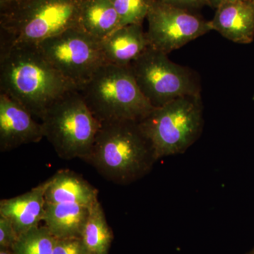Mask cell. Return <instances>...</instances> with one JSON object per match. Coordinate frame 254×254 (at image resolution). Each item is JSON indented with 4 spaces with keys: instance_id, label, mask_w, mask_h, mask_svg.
<instances>
[{
    "instance_id": "cell-1",
    "label": "cell",
    "mask_w": 254,
    "mask_h": 254,
    "mask_svg": "<svg viewBox=\"0 0 254 254\" xmlns=\"http://www.w3.org/2000/svg\"><path fill=\"white\" fill-rule=\"evenodd\" d=\"M77 90L43 56L36 45L0 46V92L41 120L68 92Z\"/></svg>"
},
{
    "instance_id": "cell-2",
    "label": "cell",
    "mask_w": 254,
    "mask_h": 254,
    "mask_svg": "<svg viewBox=\"0 0 254 254\" xmlns=\"http://www.w3.org/2000/svg\"><path fill=\"white\" fill-rule=\"evenodd\" d=\"M84 161L105 180L127 185L149 173L157 159L138 122L118 120L101 123Z\"/></svg>"
},
{
    "instance_id": "cell-3",
    "label": "cell",
    "mask_w": 254,
    "mask_h": 254,
    "mask_svg": "<svg viewBox=\"0 0 254 254\" xmlns=\"http://www.w3.org/2000/svg\"><path fill=\"white\" fill-rule=\"evenodd\" d=\"M85 0H24L0 12V46L37 45L79 28Z\"/></svg>"
},
{
    "instance_id": "cell-4",
    "label": "cell",
    "mask_w": 254,
    "mask_h": 254,
    "mask_svg": "<svg viewBox=\"0 0 254 254\" xmlns=\"http://www.w3.org/2000/svg\"><path fill=\"white\" fill-rule=\"evenodd\" d=\"M78 91L100 124L139 123L155 108L142 94L129 66L105 63Z\"/></svg>"
},
{
    "instance_id": "cell-5",
    "label": "cell",
    "mask_w": 254,
    "mask_h": 254,
    "mask_svg": "<svg viewBox=\"0 0 254 254\" xmlns=\"http://www.w3.org/2000/svg\"><path fill=\"white\" fill-rule=\"evenodd\" d=\"M138 123L153 146L157 160L182 154L201 134V94L181 97L155 108Z\"/></svg>"
},
{
    "instance_id": "cell-6",
    "label": "cell",
    "mask_w": 254,
    "mask_h": 254,
    "mask_svg": "<svg viewBox=\"0 0 254 254\" xmlns=\"http://www.w3.org/2000/svg\"><path fill=\"white\" fill-rule=\"evenodd\" d=\"M41 121L45 138L64 160H86L101 125L77 90L55 102Z\"/></svg>"
},
{
    "instance_id": "cell-7",
    "label": "cell",
    "mask_w": 254,
    "mask_h": 254,
    "mask_svg": "<svg viewBox=\"0 0 254 254\" xmlns=\"http://www.w3.org/2000/svg\"><path fill=\"white\" fill-rule=\"evenodd\" d=\"M142 94L154 108L187 95L201 94L198 74L173 63L168 54L148 47L129 65Z\"/></svg>"
},
{
    "instance_id": "cell-8",
    "label": "cell",
    "mask_w": 254,
    "mask_h": 254,
    "mask_svg": "<svg viewBox=\"0 0 254 254\" xmlns=\"http://www.w3.org/2000/svg\"><path fill=\"white\" fill-rule=\"evenodd\" d=\"M43 56L78 91L104 64L101 43L76 27L36 45Z\"/></svg>"
},
{
    "instance_id": "cell-9",
    "label": "cell",
    "mask_w": 254,
    "mask_h": 254,
    "mask_svg": "<svg viewBox=\"0 0 254 254\" xmlns=\"http://www.w3.org/2000/svg\"><path fill=\"white\" fill-rule=\"evenodd\" d=\"M146 18L150 46L168 55L212 31L210 21L194 11L154 0Z\"/></svg>"
},
{
    "instance_id": "cell-10",
    "label": "cell",
    "mask_w": 254,
    "mask_h": 254,
    "mask_svg": "<svg viewBox=\"0 0 254 254\" xmlns=\"http://www.w3.org/2000/svg\"><path fill=\"white\" fill-rule=\"evenodd\" d=\"M44 138L41 123L16 100L0 93V151H11Z\"/></svg>"
},
{
    "instance_id": "cell-11",
    "label": "cell",
    "mask_w": 254,
    "mask_h": 254,
    "mask_svg": "<svg viewBox=\"0 0 254 254\" xmlns=\"http://www.w3.org/2000/svg\"><path fill=\"white\" fill-rule=\"evenodd\" d=\"M212 31L229 41L250 44L254 38V4L250 0H237L218 6L210 21Z\"/></svg>"
},
{
    "instance_id": "cell-12",
    "label": "cell",
    "mask_w": 254,
    "mask_h": 254,
    "mask_svg": "<svg viewBox=\"0 0 254 254\" xmlns=\"http://www.w3.org/2000/svg\"><path fill=\"white\" fill-rule=\"evenodd\" d=\"M48 183V180L26 193L0 200V216L11 221L18 237L43 221Z\"/></svg>"
},
{
    "instance_id": "cell-13",
    "label": "cell",
    "mask_w": 254,
    "mask_h": 254,
    "mask_svg": "<svg viewBox=\"0 0 254 254\" xmlns=\"http://www.w3.org/2000/svg\"><path fill=\"white\" fill-rule=\"evenodd\" d=\"M107 63L129 66L150 46L142 24L122 26L100 41Z\"/></svg>"
},
{
    "instance_id": "cell-14",
    "label": "cell",
    "mask_w": 254,
    "mask_h": 254,
    "mask_svg": "<svg viewBox=\"0 0 254 254\" xmlns=\"http://www.w3.org/2000/svg\"><path fill=\"white\" fill-rule=\"evenodd\" d=\"M48 180L46 203H76L91 207L99 201L98 190L71 170H59Z\"/></svg>"
},
{
    "instance_id": "cell-15",
    "label": "cell",
    "mask_w": 254,
    "mask_h": 254,
    "mask_svg": "<svg viewBox=\"0 0 254 254\" xmlns=\"http://www.w3.org/2000/svg\"><path fill=\"white\" fill-rule=\"evenodd\" d=\"M91 207L76 203H46L43 221L55 239L81 238Z\"/></svg>"
},
{
    "instance_id": "cell-16",
    "label": "cell",
    "mask_w": 254,
    "mask_h": 254,
    "mask_svg": "<svg viewBox=\"0 0 254 254\" xmlns=\"http://www.w3.org/2000/svg\"><path fill=\"white\" fill-rule=\"evenodd\" d=\"M120 27V18L111 0H85L79 28L101 41Z\"/></svg>"
},
{
    "instance_id": "cell-17",
    "label": "cell",
    "mask_w": 254,
    "mask_h": 254,
    "mask_svg": "<svg viewBox=\"0 0 254 254\" xmlns=\"http://www.w3.org/2000/svg\"><path fill=\"white\" fill-rule=\"evenodd\" d=\"M81 239L90 254H109L114 239L113 232L100 201L90 208Z\"/></svg>"
},
{
    "instance_id": "cell-18",
    "label": "cell",
    "mask_w": 254,
    "mask_h": 254,
    "mask_svg": "<svg viewBox=\"0 0 254 254\" xmlns=\"http://www.w3.org/2000/svg\"><path fill=\"white\" fill-rule=\"evenodd\" d=\"M55 242L46 226H38L20 235L11 250L14 254H53Z\"/></svg>"
},
{
    "instance_id": "cell-19",
    "label": "cell",
    "mask_w": 254,
    "mask_h": 254,
    "mask_svg": "<svg viewBox=\"0 0 254 254\" xmlns=\"http://www.w3.org/2000/svg\"><path fill=\"white\" fill-rule=\"evenodd\" d=\"M120 18V27L143 24L148 16L151 0H111Z\"/></svg>"
},
{
    "instance_id": "cell-20",
    "label": "cell",
    "mask_w": 254,
    "mask_h": 254,
    "mask_svg": "<svg viewBox=\"0 0 254 254\" xmlns=\"http://www.w3.org/2000/svg\"><path fill=\"white\" fill-rule=\"evenodd\" d=\"M53 254H90L81 238L55 239Z\"/></svg>"
},
{
    "instance_id": "cell-21",
    "label": "cell",
    "mask_w": 254,
    "mask_h": 254,
    "mask_svg": "<svg viewBox=\"0 0 254 254\" xmlns=\"http://www.w3.org/2000/svg\"><path fill=\"white\" fill-rule=\"evenodd\" d=\"M18 237L11 221L4 217L0 216V247L12 249Z\"/></svg>"
},
{
    "instance_id": "cell-22",
    "label": "cell",
    "mask_w": 254,
    "mask_h": 254,
    "mask_svg": "<svg viewBox=\"0 0 254 254\" xmlns=\"http://www.w3.org/2000/svg\"><path fill=\"white\" fill-rule=\"evenodd\" d=\"M154 1L172 5L182 9L191 10V11H195L208 5L206 0H154Z\"/></svg>"
},
{
    "instance_id": "cell-23",
    "label": "cell",
    "mask_w": 254,
    "mask_h": 254,
    "mask_svg": "<svg viewBox=\"0 0 254 254\" xmlns=\"http://www.w3.org/2000/svg\"><path fill=\"white\" fill-rule=\"evenodd\" d=\"M237 1V0H206L208 6L217 9L218 6L225 3L230 2V1Z\"/></svg>"
},
{
    "instance_id": "cell-24",
    "label": "cell",
    "mask_w": 254,
    "mask_h": 254,
    "mask_svg": "<svg viewBox=\"0 0 254 254\" xmlns=\"http://www.w3.org/2000/svg\"><path fill=\"white\" fill-rule=\"evenodd\" d=\"M16 2V0H0V12L7 9Z\"/></svg>"
},
{
    "instance_id": "cell-25",
    "label": "cell",
    "mask_w": 254,
    "mask_h": 254,
    "mask_svg": "<svg viewBox=\"0 0 254 254\" xmlns=\"http://www.w3.org/2000/svg\"><path fill=\"white\" fill-rule=\"evenodd\" d=\"M0 254H14L11 249L0 247Z\"/></svg>"
},
{
    "instance_id": "cell-26",
    "label": "cell",
    "mask_w": 254,
    "mask_h": 254,
    "mask_svg": "<svg viewBox=\"0 0 254 254\" xmlns=\"http://www.w3.org/2000/svg\"><path fill=\"white\" fill-rule=\"evenodd\" d=\"M24 1V0H16V2H15V3L21 2V1ZM15 3H14V4H15Z\"/></svg>"
},
{
    "instance_id": "cell-27",
    "label": "cell",
    "mask_w": 254,
    "mask_h": 254,
    "mask_svg": "<svg viewBox=\"0 0 254 254\" xmlns=\"http://www.w3.org/2000/svg\"><path fill=\"white\" fill-rule=\"evenodd\" d=\"M250 1L254 4V0H250Z\"/></svg>"
},
{
    "instance_id": "cell-28",
    "label": "cell",
    "mask_w": 254,
    "mask_h": 254,
    "mask_svg": "<svg viewBox=\"0 0 254 254\" xmlns=\"http://www.w3.org/2000/svg\"><path fill=\"white\" fill-rule=\"evenodd\" d=\"M253 254H254V253Z\"/></svg>"
}]
</instances>
